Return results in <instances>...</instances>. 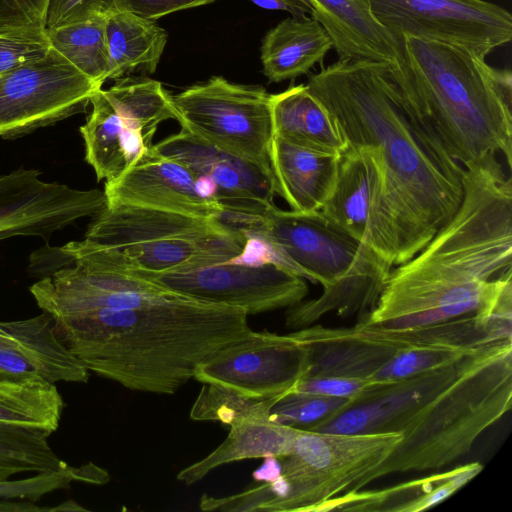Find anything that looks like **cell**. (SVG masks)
<instances>
[{
  "mask_svg": "<svg viewBox=\"0 0 512 512\" xmlns=\"http://www.w3.org/2000/svg\"><path fill=\"white\" fill-rule=\"evenodd\" d=\"M301 430L274 422L270 417L244 419L230 426L227 437L215 450L179 471L176 478L186 485H192L224 464L288 455L293 451Z\"/></svg>",
  "mask_w": 512,
  "mask_h": 512,
  "instance_id": "25",
  "label": "cell"
},
{
  "mask_svg": "<svg viewBox=\"0 0 512 512\" xmlns=\"http://www.w3.org/2000/svg\"><path fill=\"white\" fill-rule=\"evenodd\" d=\"M106 203H119L215 218L223 209L197 190L195 176L181 162L154 145L113 181L105 182Z\"/></svg>",
  "mask_w": 512,
  "mask_h": 512,
  "instance_id": "18",
  "label": "cell"
},
{
  "mask_svg": "<svg viewBox=\"0 0 512 512\" xmlns=\"http://www.w3.org/2000/svg\"><path fill=\"white\" fill-rule=\"evenodd\" d=\"M47 511H86V509L78 505L75 501L68 500L57 507L48 508Z\"/></svg>",
  "mask_w": 512,
  "mask_h": 512,
  "instance_id": "41",
  "label": "cell"
},
{
  "mask_svg": "<svg viewBox=\"0 0 512 512\" xmlns=\"http://www.w3.org/2000/svg\"><path fill=\"white\" fill-rule=\"evenodd\" d=\"M101 88L50 47L0 76V137H22L81 113Z\"/></svg>",
  "mask_w": 512,
  "mask_h": 512,
  "instance_id": "12",
  "label": "cell"
},
{
  "mask_svg": "<svg viewBox=\"0 0 512 512\" xmlns=\"http://www.w3.org/2000/svg\"><path fill=\"white\" fill-rule=\"evenodd\" d=\"M333 48L331 37L314 17L292 16L269 30L261 45L263 73L278 83L307 74Z\"/></svg>",
  "mask_w": 512,
  "mask_h": 512,
  "instance_id": "23",
  "label": "cell"
},
{
  "mask_svg": "<svg viewBox=\"0 0 512 512\" xmlns=\"http://www.w3.org/2000/svg\"><path fill=\"white\" fill-rule=\"evenodd\" d=\"M264 219L254 225L240 230L245 241L239 255L225 263L264 266L276 265L304 278L301 270L286 256L282 248L264 228Z\"/></svg>",
  "mask_w": 512,
  "mask_h": 512,
  "instance_id": "34",
  "label": "cell"
},
{
  "mask_svg": "<svg viewBox=\"0 0 512 512\" xmlns=\"http://www.w3.org/2000/svg\"><path fill=\"white\" fill-rule=\"evenodd\" d=\"M382 386L357 377L314 375L300 379L294 391L357 400L371 395Z\"/></svg>",
  "mask_w": 512,
  "mask_h": 512,
  "instance_id": "35",
  "label": "cell"
},
{
  "mask_svg": "<svg viewBox=\"0 0 512 512\" xmlns=\"http://www.w3.org/2000/svg\"><path fill=\"white\" fill-rule=\"evenodd\" d=\"M402 438L397 432L332 433L302 429L293 451L279 457L282 475L264 483L270 512H320L380 466Z\"/></svg>",
  "mask_w": 512,
  "mask_h": 512,
  "instance_id": "9",
  "label": "cell"
},
{
  "mask_svg": "<svg viewBox=\"0 0 512 512\" xmlns=\"http://www.w3.org/2000/svg\"><path fill=\"white\" fill-rule=\"evenodd\" d=\"M380 178L378 151L347 145L340 154L334 189L321 208L329 220L368 246Z\"/></svg>",
  "mask_w": 512,
  "mask_h": 512,
  "instance_id": "21",
  "label": "cell"
},
{
  "mask_svg": "<svg viewBox=\"0 0 512 512\" xmlns=\"http://www.w3.org/2000/svg\"><path fill=\"white\" fill-rule=\"evenodd\" d=\"M282 475V463L279 457H264L263 463L253 471L252 478L257 482L270 483Z\"/></svg>",
  "mask_w": 512,
  "mask_h": 512,
  "instance_id": "39",
  "label": "cell"
},
{
  "mask_svg": "<svg viewBox=\"0 0 512 512\" xmlns=\"http://www.w3.org/2000/svg\"><path fill=\"white\" fill-rule=\"evenodd\" d=\"M374 18L398 40L414 36L486 57L512 39V15L485 0H368Z\"/></svg>",
  "mask_w": 512,
  "mask_h": 512,
  "instance_id": "13",
  "label": "cell"
},
{
  "mask_svg": "<svg viewBox=\"0 0 512 512\" xmlns=\"http://www.w3.org/2000/svg\"><path fill=\"white\" fill-rule=\"evenodd\" d=\"M284 395L249 398L221 386L203 383L189 415L195 421H219L232 426L247 418L269 417L271 407Z\"/></svg>",
  "mask_w": 512,
  "mask_h": 512,
  "instance_id": "30",
  "label": "cell"
},
{
  "mask_svg": "<svg viewBox=\"0 0 512 512\" xmlns=\"http://www.w3.org/2000/svg\"><path fill=\"white\" fill-rule=\"evenodd\" d=\"M216 0H111L109 10L134 13L150 20H157L170 13L206 5Z\"/></svg>",
  "mask_w": 512,
  "mask_h": 512,
  "instance_id": "38",
  "label": "cell"
},
{
  "mask_svg": "<svg viewBox=\"0 0 512 512\" xmlns=\"http://www.w3.org/2000/svg\"><path fill=\"white\" fill-rule=\"evenodd\" d=\"M105 35L114 80L134 71L154 73L167 43L155 20L120 10L105 13Z\"/></svg>",
  "mask_w": 512,
  "mask_h": 512,
  "instance_id": "26",
  "label": "cell"
},
{
  "mask_svg": "<svg viewBox=\"0 0 512 512\" xmlns=\"http://www.w3.org/2000/svg\"><path fill=\"white\" fill-rule=\"evenodd\" d=\"M270 109L274 136L327 154L340 155L347 148L336 124L306 84L271 94Z\"/></svg>",
  "mask_w": 512,
  "mask_h": 512,
  "instance_id": "24",
  "label": "cell"
},
{
  "mask_svg": "<svg viewBox=\"0 0 512 512\" xmlns=\"http://www.w3.org/2000/svg\"><path fill=\"white\" fill-rule=\"evenodd\" d=\"M403 64L391 76L406 103L464 169L512 166V76L449 43L400 38Z\"/></svg>",
  "mask_w": 512,
  "mask_h": 512,
  "instance_id": "4",
  "label": "cell"
},
{
  "mask_svg": "<svg viewBox=\"0 0 512 512\" xmlns=\"http://www.w3.org/2000/svg\"><path fill=\"white\" fill-rule=\"evenodd\" d=\"M306 373V351L293 333L252 330L203 359L193 378L266 399L294 391Z\"/></svg>",
  "mask_w": 512,
  "mask_h": 512,
  "instance_id": "15",
  "label": "cell"
},
{
  "mask_svg": "<svg viewBox=\"0 0 512 512\" xmlns=\"http://www.w3.org/2000/svg\"><path fill=\"white\" fill-rule=\"evenodd\" d=\"M194 175L211 180L216 198L225 211L264 216L275 206L274 179L261 167L219 149L187 129L170 135L154 145Z\"/></svg>",
  "mask_w": 512,
  "mask_h": 512,
  "instance_id": "17",
  "label": "cell"
},
{
  "mask_svg": "<svg viewBox=\"0 0 512 512\" xmlns=\"http://www.w3.org/2000/svg\"><path fill=\"white\" fill-rule=\"evenodd\" d=\"M50 433L0 423V480L25 472L59 470L67 465L48 442Z\"/></svg>",
  "mask_w": 512,
  "mask_h": 512,
  "instance_id": "29",
  "label": "cell"
},
{
  "mask_svg": "<svg viewBox=\"0 0 512 512\" xmlns=\"http://www.w3.org/2000/svg\"><path fill=\"white\" fill-rule=\"evenodd\" d=\"M339 158L340 155L306 149L273 135L269 159L275 194L292 211L321 210L334 189Z\"/></svg>",
  "mask_w": 512,
  "mask_h": 512,
  "instance_id": "22",
  "label": "cell"
},
{
  "mask_svg": "<svg viewBox=\"0 0 512 512\" xmlns=\"http://www.w3.org/2000/svg\"><path fill=\"white\" fill-rule=\"evenodd\" d=\"M264 228L305 279L323 286L315 299L288 308L285 324L301 329L328 313L362 316L376 304L393 266L321 210L303 213L273 206Z\"/></svg>",
  "mask_w": 512,
  "mask_h": 512,
  "instance_id": "7",
  "label": "cell"
},
{
  "mask_svg": "<svg viewBox=\"0 0 512 512\" xmlns=\"http://www.w3.org/2000/svg\"><path fill=\"white\" fill-rule=\"evenodd\" d=\"M51 48L94 82L110 79L105 14L46 29Z\"/></svg>",
  "mask_w": 512,
  "mask_h": 512,
  "instance_id": "28",
  "label": "cell"
},
{
  "mask_svg": "<svg viewBox=\"0 0 512 512\" xmlns=\"http://www.w3.org/2000/svg\"><path fill=\"white\" fill-rule=\"evenodd\" d=\"M106 206L104 191L48 182L35 169L0 175V240L16 236L48 241L57 231Z\"/></svg>",
  "mask_w": 512,
  "mask_h": 512,
  "instance_id": "16",
  "label": "cell"
},
{
  "mask_svg": "<svg viewBox=\"0 0 512 512\" xmlns=\"http://www.w3.org/2000/svg\"><path fill=\"white\" fill-rule=\"evenodd\" d=\"M293 334L306 351L305 376L357 377L381 385L454 363L503 341L480 314L415 329H379L357 322L348 328L308 326Z\"/></svg>",
  "mask_w": 512,
  "mask_h": 512,
  "instance_id": "6",
  "label": "cell"
},
{
  "mask_svg": "<svg viewBox=\"0 0 512 512\" xmlns=\"http://www.w3.org/2000/svg\"><path fill=\"white\" fill-rule=\"evenodd\" d=\"M64 402L54 384L37 379L0 377V423L53 433Z\"/></svg>",
  "mask_w": 512,
  "mask_h": 512,
  "instance_id": "27",
  "label": "cell"
},
{
  "mask_svg": "<svg viewBox=\"0 0 512 512\" xmlns=\"http://www.w3.org/2000/svg\"><path fill=\"white\" fill-rule=\"evenodd\" d=\"M51 0H0V35L46 37Z\"/></svg>",
  "mask_w": 512,
  "mask_h": 512,
  "instance_id": "33",
  "label": "cell"
},
{
  "mask_svg": "<svg viewBox=\"0 0 512 512\" xmlns=\"http://www.w3.org/2000/svg\"><path fill=\"white\" fill-rule=\"evenodd\" d=\"M244 241L216 218L106 203L84 239L68 244L113 271L168 272L227 262L241 253Z\"/></svg>",
  "mask_w": 512,
  "mask_h": 512,
  "instance_id": "8",
  "label": "cell"
},
{
  "mask_svg": "<svg viewBox=\"0 0 512 512\" xmlns=\"http://www.w3.org/2000/svg\"><path fill=\"white\" fill-rule=\"evenodd\" d=\"M89 372L57 335L45 312L0 322V377L86 383Z\"/></svg>",
  "mask_w": 512,
  "mask_h": 512,
  "instance_id": "19",
  "label": "cell"
},
{
  "mask_svg": "<svg viewBox=\"0 0 512 512\" xmlns=\"http://www.w3.org/2000/svg\"><path fill=\"white\" fill-rule=\"evenodd\" d=\"M351 399L291 391L271 407L272 421L306 429L346 407Z\"/></svg>",
  "mask_w": 512,
  "mask_h": 512,
  "instance_id": "32",
  "label": "cell"
},
{
  "mask_svg": "<svg viewBox=\"0 0 512 512\" xmlns=\"http://www.w3.org/2000/svg\"><path fill=\"white\" fill-rule=\"evenodd\" d=\"M338 59L370 60L392 70L403 64L401 42L374 18L368 0H309Z\"/></svg>",
  "mask_w": 512,
  "mask_h": 512,
  "instance_id": "20",
  "label": "cell"
},
{
  "mask_svg": "<svg viewBox=\"0 0 512 512\" xmlns=\"http://www.w3.org/2000/svg\"><path fill=\"white\" fill-rule=\"evenodd\" d=\"M110 480L107 470L93 463L79 467L68 464L54 471L40 472L23 480H0V498L36 501L47 493L68 488L73 482L102 485Z\"/></svg>",
  "mask_w": 512,
  "mask_h": 512,
  "instance_id": "31",
  "label": "cell"
},
{
  "mask_svg": "<svg viewBox=\"0 0 512 512\" xmlns=\"http://www.w3.org/2000/svg\"><path fill=\"white\" fill-rule=\"evenodd\" d=\"M111 0H51L47 14V28L80 21L105 14Z\"/></svg>",
  "mask_w": 512,
  "mask_h": 512,
  "instance_id": "37",
  "label": "cell"
},
{
  "mask_svg": "<svg viewBox=\"0 0 512 512\" xmlns=\"http://www.w3.org/2000/svg\"><path fill=\"white\" fill-rule=\"evenodd\" d=\"M512 404V340L471 353L459 376L400 428L392 454L359 484L407 471L436 470L466 455Z\"/></svg>",
  "mask_w": 512,
  "mask_h": 512,
  "instance_id": "5",
  "label": "cell"
},
{
  "mask_svg": "<svg viewBox=\"0 0 512 512\" xmlns=\"http://www.w3.org/2000/svg\"><path fill=\"white\" fill-rule=\"evenodd\" d=\"M271 94L216 76L172 95L181 127L271 173Z\"/></svg>",
  "mask_w": 512,
  "mask_h": 512,
  "instance_id": "11",
  "label": "cell"
},
{
  "mask_svg": "<svg viewBox=\"0 0 512 512\" xmlns=\"http://www.w3.org/2000/svg\"><path fill=\"white\" fill-rule=\"evenodd\" d=\"M238 307L172 296L53 320L89 371L134 391L171 395L208 355L252 329Z\"/></svg>",
  "mask_w": 512,
  "mask_h": 512,
  "instance_id": "3",
  "label": "cell"
},
{
  "mask_svg": "<svg viewBox=\"0 0 512 512\" xmlns=\"http://www.w3.org/2000/svg\"><path fill=\"white\" fill-rule=\"evenodd\" d=\"M49 49L47 37L0 35V76L43 57Z\"/></svg>",
  "mask_w": 512,
  "mask_h": 512,
  "instance_id": "36",
  "label": "cell"
},
{
  "mask_svg": "<svg viewBox=\"0 0 512 512\" xmlns=\"http://www.w3.org/2000/svg\"><path fill=\"white\" fill-rule=\"evenodd\" d=\"M251 1H254V0H251ZM287 1H290V2H293V3H296V4H299L301 6L309 8L312 11V16H313V9L311 7V4H310L309 0H287Z\"/></svg>",
  "mask_w": 512,
  "mask_h": 512,
  "instance_id": "42",
  "label": "cell"
},
{
  "mask_svg": "<svg viewBox=\"0 0 512 512\" xmlns=\"http://www.w3.org/2000/svg\"><path fill=\"white\" fill-rule=\"evenodd\" d=\"M30 501L21 502H0V511H47L48 508H39L31 505Z\"/></svg>",
  "mask_w": 512,
  "mask_h": 512,
  "instance_id": "40",
  "label": "cell"
},
{
  "mask_svg": "<svg viewBox=\"0 0 512 512\" xmlns=\"http://www.w3.org/2000/svg\"><path fill=\"white\" fill-rule=\"evenodd\" d=\"M92 111L80 133L85 160L99 181L123 174L152 144L159 124L178 120L172 95L159 81L122 77L90 99Z\"/></svg>",
  "mask_w": 512,
  "mask_h": 512,
  "instance_id": "10",
  "label": "cell"
},
{
  "mask_svg": "<svg viewBox=\"0 0 512 512\" xmlns=\"http://www.w3.org/2000/svg\"><path fill=\"white\" fill-rule=\"evenodd\" d=\"M454 214L411 259L392 268L359 323L415 329L474 315L512 275V180L500 161L464 169Z\"/></svg>",
  "mask_w": 512,
  "mask_h": 512,
  "instance_id": "2",
  "label": "cell"
},
{
  "mask_svg": "<svg viewBox=\"0 0 512 512\" xmlns=\"http://www.w3.org/2000/svg\"><path fill=\"white\" fill-rule=\"evenodd\" d=\"M124 273L186 298L242 308L248 315L289 308L308 294L305 278L272 264L224 262L180 271Z\"/></svg>",
  "mask_w": 512,
  "mask_h": 512,
  "instance_id": "14",
  "label": "cell"
},
{
  "mask_svg": "<svg viewBox=\"0 0 512 512\" xmlns=\"http://www.w3.org/2000/svg\"><path fill=\"white\" fill-rule=\"evenodd\" d=\"M306 86L347 145L378 151L381 178L370 247L393 267L408 261L458 210L464 168L406 103L390 66L338 59L311 75Z\"/></svg>",
  "mask_w": 512,
  "mask_h": 512,
  "instance_id": "1",
  "label": "cell"
}]
</instances>
